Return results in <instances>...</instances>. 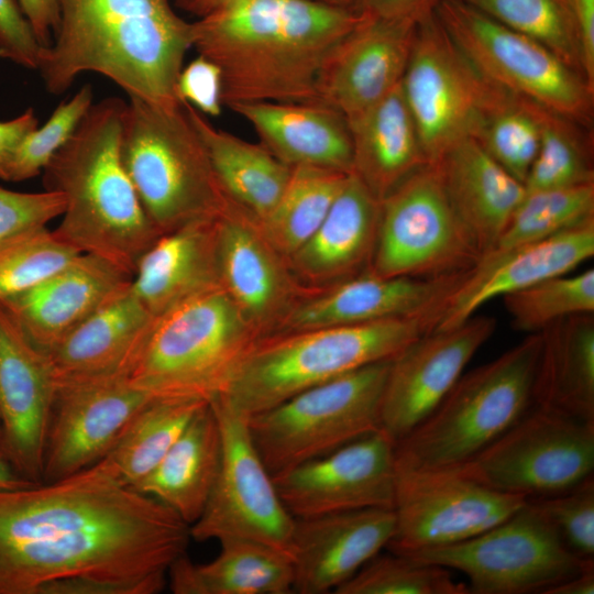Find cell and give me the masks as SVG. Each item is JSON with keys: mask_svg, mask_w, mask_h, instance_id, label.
Returning <instances> with one entry per match:
<instances>
[{"mask_svg": "<svg viewBox=\"0 0 594 594\" xmlns=\"http://www.w3.org/2000/svg\"><path fill=\"white\" fill-rule=\"evenodd\" d=\"M38 127V120L32 108H28L19 117L0 121V179L3 180L6 169L22 140Z\"/></svg>", "mask_w": 594, "mask_h": 594, "instance_id": "obj_54", "label": "cell"}, {"mask_svg": "<svg viewBox=\"0 0 594 594\" xmlns=\"http://www.w3.org/2000/svg\"><path fill=\"white\" fill-rule=\"evenodd\" d=\"M217 218L197 220L160 235L139 260L130 287L154 317L220 286Z\"/></svg>", "mask_w": 594, "mask_h": 594, "instance_id": "obj_30", "label": "cell"}, {"mask_svg": "<svg viewBox=\"0 0 594 594\" xmlns=\"http://www.w3.org/2000/svg\"><path fill=\"white\" fill-rule=\"evenodd\" d=\"M440 310L264 336L246 353L224 392L216 398L250 418L337 376L393 360L433 330Z\"/></svg>", "mask_w": 594, "mask_h": 594, "instance_id": "obj_5", "label": "cell"}, {"mask_svg": "<svg viewBox=\"0 0 594 594\" xmlns=\"http://www.w3.org/2000/svg\"><path fill=\"white\" fill-rule=\"evenodd\" d=\"M437 0H354L352 9L381 19L419 20L433 10Z\"/></svg>", "mask_w": 594, "mask_h": 594, "instance_id": "obj_51", "label": "cell"}, {"mask_svg": "<svg viewBox=\"0 0 594 594\" xmlns=\"http://www.w3.org/2000/svg\"><path fill=\"white\" fill-rule=\"evenodd\" d=\"M503 300L515 329L539 332L559 319L594 314V270L543 279Z\"/></svg>", "mask_w": 594, "mask_h": 594, "instance_id": "obj_41", "label": "cell"}, {"mask_svg": "<svg viewBox=\"0 0 594 594\" xmlns=\"http://www.w3.org/2000/svg\"><path fill=\"white\" fill-rule=\"evenodd\" d=\"M540 346V333H528L496 359L462 374L436 409L396 442V462L457 468L496 440L532 403Z\"/></svg>", "mask_w": 594, "mask_h": 594, "instance_id": "obj_8", "label": "cell"}, {"mask_svg": "<svg viewBox=\"0 0 594 594\" xmlns=\"http://www.w3.org/2000/svg\"><path fill=\"white\" fill-rule=\"evenodd\" d=\"M543 110L510 96L487 114L474 135L486 153L522 184L539 148Z\"/></svg>", "mask_w": 594, "mask_h": 594, "instance_id": "obj_42", "label": "cell"}, {"mask_svg": "<svg viewBox=\"0 0 594 594\" xmlns=\"http://www.w3.org/2000/svg\"><path fill=\"white\" fill-rule=\"evenodd\" d=\"M348 124L352 139L351 173L378 200L428 164L400 82Z\"/></svg>", "mask_w": 594, "mask_h": 594, "instance_id": "obj_32", "label": "cell"}, {"mask_svg": "<svg viewBox=\"0 0 594 594\" xmlns=\"http://www.w3.org/2000/svg\"><path fill=\"white\" fill-rule=\"evenodd\" d=\"M527 498L488 488L452 468H415L396 462L395 528L386 546L408 554L472 538L505 520Z\"/></svg>", "mask_w": 594, "mask_h": 594, "instance_id": "obj_16", "label": "cell"}, {"mask_svg": "<svg viewBox=\"0 0 594 594\" xmlns=\"http://www.w3.org/2000/svg\"><path fill=\"white\" fill-rule=\"evenodd\" d=\"M43 51L18 0H0V57L37 69Z\"/></svg>", "mask_w": 594, "mask_h": 594, "instance_id": "obj_50", "label": "cell"}, {"mask_svg": "<svg viewBox=\"0 0 594 594\" xmlns=\"http://www.w3.org/2000/svg\"><path fill=\"white\" fill-rule=\"evenodd\" d=\"M256 132L260 144L287 166L352 172L346 119L317 102H244L229 107Z\"/></svg>", "mask_w": 594, "mask_h": 594, "instance_id": "obj_29", "label": "cell"}, {"mask_svg": "<svg viewBox=\"0 0 594 594\" xmlns=\"http://www.w3.org/2000/svg\"><path fill=\"white\" fill-rule=\"evenodd\" d=\"M79 254L47 226L3 240L0 242V300L32 288Z\"/></svg>", "mask_w": 594, "mask_h": 594, "instance_id": "obj_44", "label": "cell"}, {"mask_svg": "<svg viewBox=\"0 0 594 594\" xmlns=\"http://www.w3.org/2000/svg\"><path fill=\"white\" fill-rule=\"evenodd\" d=\"M448 197L481 252L487 254L526 195L522 183L474 139L450 148L437 163Z\"/></svg>", "mask_w": 594, "mask_h": 594, "instance_id": "obj_31", "label": "cell"}, {"mask_svg": "<svg viewBox=\"0 0 594 594\" xmlns=\"http://www.w3.org/2000/svg\"><path fill=\"white\" fill-rule=\"evenodd\" d=\"M42 47L51 46L59 24L58 0H18Z\"/></svg>", "mask_w": 594, "mask_h": 594, "instance_id": "obj_52", "label": "cell"}, {"mask_svg": "<svg viewBox=\"0 0 594 594\" xmlns=\"http://www.w3.org/2000/svg\"><path fill=\"white\" fill-rule=\"evenodd\" d=\"M417 22L362 14L328 54L314 102L337 110L346 121L377 103L402 81Z\"/></svg>", "mask_w": 594, "mask_h": 594, "instance_id": "obj_21", "label": "cell"}, {"mask_svg": "<svg viewBox=\"0 0 594 594\" xmlns=\"http://www.w3.org/2000/svg\"><path fill=\"white\" fill-rule=\"evenodd\" d=\"M221 452L219 422L207 403L156 468L131 488L170 508L190 526L200 517L213 488Z\"/></svg>", "mask_w": 594, "mask_h": 594, "instance_id": "obj_33", "label": "cell"}, {"mask_svg": "<svg viewBox=\"0 0 594 594\" xmlns=\"http://www.w3.org/2000/svg\"><path fill=\"white\" fill-rule=\"evenodd\" d=\"M55 394L47 354L0 302L1 454L30 482L43 481Z\"/></svg>", "mask_w": 594, "mask_h": 594, "instance_id": "obj_19", "label": "cell"}, {"mask_svg": "<svg viewBox=\"0 0 594 594\" xmlns=\"http://www.w3.org/2000/svg\"><path fill=\"white\" fill-rule=\"evenodd\" d=\"M189 526L92 464L0 490V594H155Z\"/></svg>", "mask_w": 594, "mask_h": 594, "instance_id": "obj_1", "label": "cell"}, {"mask_svg": "<svg viewBox=\"0 0 594 594\" xmlns=\"http://www.w3.org/2000/svg\"><path fill=\"white\" fill-rule=\"evenodd\" d=\"M153 399L120 376L57 386L42 482L69 476L98 462Z\"/></svg>", "mask_w": 594, "mask_h": 594, "instance_id": "obj_20", "label": "cell"}, {"mask_svg": "<svg viewBox=\"0 0 594 594\" xmlns=\"http://www.w3.org/2000/svg\"><path fill=\"white\" fill-rule=\"evenodd\" d=\"M495 327L493 317L475 314L455 328L424 334L397 354L383 392L381 429L397 442L427 418Z\"/></svg>", "mask_w": 594, "mask_h": 594, "instance_id": "obj_18", "label": "cell"}, {"mask_svg": "<svg viewBox=\"0 0 594 594\" xmlns=\"http://www.w3.org/2000/svg\"><path fill=\"white\" fill-rule=\"evenodd\" d=\"M494 491L526 498L573 488L594 469V421L535 407L457 468Z\"/></svg>", "mask_w": 594, "mask_h": 594, "instance_id": "obj_14", "label": "cell"}, {"mask_svg": "<svg viewBox=\"0 0 594 594\" xmlns=\"http://www.w3.org/2000/svg\"><path fill=\"white\" fill-rule=\"evenodd\" d=\"M222 80L219 67L198 55L184 66L177 79V97L205 116L218 117L222 110Z\"/></svg>", "mask_w": 594, "mask_h": 594, "instance_id": "obj_49", "label": "cell"}, {"mask_svg": "<svg viewBox=\"0 0 594 594\" xmlns=\"http://www.w3.org/2000/svg\"><path fill=\"white\" fill-rule=\"evenodd\" d=\"M65 209L58 191L19 193L0 187V242L29 229L47 226Z\"/></svg>", "mask_w": 594, "mask_h": 594, "instance_id": "obj_48", "label": "cell"}, {"mask_svg": "<svg viewBox=\"0 0 594 594\" xmlns=\"http://www.w3.org/2000/svg\"><path fill=\"white\" fill-rule=\"evenodd\" d=\"M394 528L391 508L295 518L293 593L334 592L388 544Z\"/></svg>", "mask_w": 594, "mask_h": 594, "instance_id": "obj_25", "label": "cell"}, {"mask_svg": "<svg viewBox=\"0 0 594 594\" xmlns=\"http://www.w3.org/2000/svg\"><path fill=\"white\" fill-rule=\"evenodd\" d=\"M400 85L428 164L474 138L487 114L512 96L474 68L433 10L417 22Z\"/></svg>", "mask_w": 594, "mask_h": 594, "instance_id": "obj_11", "label": "cell"}, {"mask_svg": "<svg viewBox=\"0 0 594 594\" xmlns=\"http://www.w3.org/2000/svg\"><path fill=\"white\" fill-rule=\"evenodd\" d=\"M129 99L121 161L155 229L162 235L219 216L231 201L184 103L168 109Z\"/></svg>", "mask_w": 594, "mask_h": 594, "instance_id": "obj_7", "label": "cell"}, {"mask_svg": "<svg viewBox=\"0 0 594 594\" xmlns=\"http://www.w3.org/2000/svg\"><path fill=\"white\" fill-rule=\"evenodd\" d=\"M433 13L490 82L569 121L590 122L593 88L547 47L463 0H437Z\"/></svg>", "mask_w": 594, "mask_h": 594, "instance_id": "obj_10", "label": "cell"}, {"mask_svg": "<svg viewBox=\"0 0 594 594\" xmlns=\"http://www.w3.org/2000/svg\"><path fill=\"white\" fill-rule=\"evenodd\" d=\"M594 255V218L546 239L480 258L447 297L432 331L449 330L497 297L568 274Z\"/></svg>", "mask_w": 594, "mask_h": 594, "instance_id": "obj_23", "label": "cell"}, {"mask_svg": "<svg viewBox=\"0 0 594 594\" xmlns=\"http://www.w3.org/2000/svg\"><path fill=\"white\" fill-rule=\"evenodd\" d=\"M396 441L383 429L330 453L272 475L295 518L391 508L394 504Z\"/></svg>", "mask_w": 594, "mask_h": 594, "instance_id": "obj_17", "label": "cell"}, {"mask_svg": "<svg viewBox=\"0 0 594 594\" xmlns=\"http://www.w3.org/2000/svg\"><path fill=\"white\" fill-rule=\"evenodd\" d=\"M217 262L220 286L262 337L305 294L257 220L233 202L217 218Z\"/></svg>", "mask_w": 594, "mask_h": 594, "instance_id": "obj_22", "label": "cell"}, {"mask_svg": "<svg viewBox=\"0 0 594 594\" xmlns=\"http://www.w3.org/2000/svg\"><path fill=\"white\" fill-rule=\"evenodd\" d=\"M527 499L549 520L570 551L582 559H593V475L565 492Z\"/></svg>", "mask_w": 594, "mask_h": 594, "instance_id": "obj_47", "label": "cell"}, {"mask_svg": "<svg viewBox=\"0 0 594 594\" xmlns=\"http://www.w3.org/2000/svg\"><path fill=\"white\" fill-rule=\"evenodd\" d=\"M568 122L542 111L539 148L524 183L527 193L594 182L587 155Z\"/></svg>", "mask_w": 594, "mask_h": 594, "instance_id": "obj_45", "label": "cell"}, {"mask_svg": "<svg viewBox=\"0 0 594 594\" xmlns=\"http://www.w3.org/2000/svg\"><path fill=\"white\" fill-rule=\"evenodd\" d=\"M576 24L586 81L594 87V0H570Z\"/></svg>", "mask_w": 594, "mask_h": 594, "instance_id": "obj_53", "label": "cell"}, {"mask_svg": "<svg viewBox=\"0 0 594 594\" xmlns=\"http://www.w3.org/2000/svg\"><path fill=\"white\" fill-rule=\"evenodd\" d=\"M209 402L153 399L131 421L113 448L98 462L101 470L133 487L165 457L195 414Z\"/></svg>", "mask_w": 594, "mask_h": 594, "instance_id": "obj_37", "label": "cell"}, {"mask_svg": "<svg viewBox=\"0 0 594 594\" xmlns=\"http://www.w3.org/2000/svg\"><path fill=\"white\" fill-rule=\"evenodd\" d=\"M293 580L289 557L243 539L220 541L219 554L206 563H195L184 553L167 572L175 594H290Z\"/></svg>", "mask_w": 594, "mask_h": 594, "instance_id": "obj_35", "label": "cell"}, {"mask_svg": "<svg viewBox=\"0 0 594 594\" xmlns=\"http://www.w3.org/2000/svg\"><path fill=\"white\" fill-rule=\"evenodd\" d=\"M125 106L118 97L92 103L42 174L44 189L65 199L55 235L79 253L101 257L132 276L161 234L121 161Z\"/></svg>", "mask_w": 594, "mask_h": 594, "instance_id": "obj_4", "label": "cell"}, {"mask_svg": "<svg viewBox=\"0 0 594 594\" xmlns=\"http://www.w3.org/2000/svg\"><path fill=\"white\" fill-rule=\"evenodd\" d=\"M404 556L463 573L474 594H544L594 564L593 559L570 551L528 499L505 520L472 538Z\"/></svg>", "mask_w": 594, "mask_h": 594, "instance_id": "obj_13", "label": "cell"}, {"mask_svg": "<svg viewBox=\"0 0 594 594\" xmlns=\"http://www.w3.org/2000/svg\"><path fill=\"white\" fill-rule=\"evenodd\" d=\"M361 19L312 0H228L193 22V48L219 67L222 106L314 102L328 54Z\"/></svg>", "mask_w": 594, "mask_h": 594, "instance_id": "obj_2", "label": "cell"}, {"mask_svg": "<svg viewBox=\"0 0 594 594\" xmlns=\"http://www.w3.org/2000/svg\"><path fill=\"white\" fill-rule=\"evenodd\" d=\"M0 454H1V432H0Z\"/></svg>", "mask_w": 594, "mask_h": 594, "instance_id": "obj_59", "label": "cell"}, {"mask_svg": "<svg viewBox=\"0 0 594 594\" xmlns=\"http://www.w3.org/2000/svg\"><path fill=\"white\" fill-rule=\"evenodd\" d=\"M59 24L37 70L52 95L82 73L102 75L135 98L162 108L183 102L178 76L193 48L194 25L172 0H58Z\"/></svg>", "mask_w": 594, "mask_h": 594, "instance_id": "obj_3", "label": "cell"}, {"mask_svg": "<svg viewBox=\"0 0 594 594\" xmlns=\"http://www.w3.org/2000/svg\"><path fill=\"white\" fill-rule=\"evenodd\" d=\"M463 1L510 30L540 43L584 77L582 52L570 0Z\"/></svg>", "mask_w": 594, "mask_h": 594, "instance_id": "obj_40", "label": "cell"}, {"mask_svg": "<svg viewBox=\"0 0 594 594\" xmlns=\"http://www.w3.org/2000/svg\"><path fill=\"white\" fill-rule=\"evenodd\" d=\"M221 433L219 473L200 517L189 526L196 541L243 539L293 558L295 517L286 509L249 429V418L222 400L209 402Z\"/></svg>", "mask_w": 594, "mask_h": 594, "instance_id": "obj_15", "label": "cell"}, {"mask_svg": "<svg viewBox=\"0 0 594 594\" xmlns=\"http://www.w3.org/2000/svg\"><path fill=\"white\" fill-rule=\"evenodd\" d=\"M317 1L323 4L333 6V7H342V8H351L354 0H312Z\"/></svg>", "mask_w": 594, "mask_h": 594, "instance_id": "obj_58", "label": "cell"}, {"mask_svg": "<svg viewBox=\"0 0 594 594\" xmlns=\"http://www.w3.org/2000/svg\"><path fill=\"white\" fill-rule=\"evenodd\" d=\"M200 135L228 199L262 221L279 200L292 168L263 145L216 128L191 105L183 102Z\"/></svg>", "mask_w": 594, "mask_h": 594, "instance_id": "obj_36", "label": "cell"}, {"mask_svg": "<svg viewBox=\"0 0 594 594\" xmlns=\"http://www.w3.org/2000/svg\"><path fill=\"white\" fill-rule=\"evenodd\" d=\"M481 252L457 215L437 164H425L381 200L369 271L438 278L472 270Z\"/></svg>", "mask_w": 594, "mask_h": 594, "instance_id": "obj_12", "label": "cell"}, {"mask_svg": "<svg viewBox=\"0 0 594 594\" xmlns=\"http://www.w3.org/2000/svg\"><path fill=\"white\" fill-rule=\"evenodd\" d=\"M154 319L129 284L47 354L55 386L128 378Z\"/></svg>", "mask_w": 594, "mask_h": 594, "instance_id": "obj_28", "label": "cell"}, {"mask_svg": "<svg viewBox=\"0 0 594 594\" xmlns=\"http://www.w3.org/2000/svg\"><path fill=\"white\" fill-rule=\"evenodd\" d=\"M349 174L310 166L292 167L279 200L258 222L268 242L285 260L321 224Z\"/></svg>", "mask_w": 594, "mask_h": 594, "instance_id": "obj_38", "label": "cell"}, {"mask_svg": "<svg viewBox=\"0 0 594 594\" xmlns=\"http://www.w3.org/2000/svg\"><path fill=\"white\" fill-rule=\"evenodd\" d=\"M594 564L587 565L576 575L548 590L544 594H593Z\"/></svg>", "mask_w": 594, "mask_h": 594, "instance_id": "obj_55", "label": "cell"}, {"mask_svg": "<svg viewBox=\"0 0 594 594\" xmlns=\"http://www.w3.org/2000/svg\"><path fill=\"white\" fill-rule=\"evenodd\" d=\"M260 338L218 286L155 317L128 380L154 399L211 402Z\"/></svg>", "mask_w": 594, "mask_h": 594, "instance_id": "obj_6", "label": "cell"}, {"mask_svg": "<svg viewBox=\"0 0 594 594\" xmlns=\"http://www.w3.org/2000/svg\"><path fill=\"white\" fill-rule=\"evenodd\" d=\"M228 0H172L173 4L198 18L212 12Z\"/></svg>", "mask_w": 594, "mask_h": 594, "instance_id": "obj_56", "label": "cell"}, {"mask_svg": "<svg viewBox=\"0 0 594 594\" xmlns=\"http://www.w3.org/2000/svg\"><path fill=\"white\" fill-rule=\"evenodd\" d=\"M94 103L90 84L81 86L54 110L48 120L29 133L16 147L3 176L6 182H23L43 169L67 142Z\"/></svg>", "mask_w": 594, "mask_h": 594, "instance_id": "obj_46", "label": "cell"}, {"mask_svg": "<svg viewBox=\"0 0 594 594\" xmlns=\"http://www.w3.org/2000/svg\"><path fill=\"white\" fill-rule=\"evenodd\" d=\"M532 403L594 421V314L559 319L539 331Z\"/></svg>", "mask_w": 594, "mask_h": 594, "instance_id": "obj_34", "label": "cell"}, {"mask_svg": "<svg viewBox=\"0 0 594 594\" xmlns=\"http://www.w3.org/2000/svg\"><path fill=\"white\" fill-rule=\"evenodd\" d=\"M132 276L81 253L32 288L0 300L29 339L48 354L84 320L125 288Z\"/></svg>", "mask_w": 594, "mask_h": 594, "instance_id": "obj_26", "label": "cell"}, {"mask_svg": "<svg viewBox=\"0 0 594 594\" xmlns=\"http://www.w3.org/2000/svg\"><path fill=\"white\" fill-rule=\"evenodd\" d=\"M380 208L381 200L350 173L321 224L286 260L305 294L333 286L370 268Z\"/></svg>", "mask_w": 594, "mask_h": 594, "instance_id": "obj_27", "label": "cell"}, {"mask_svg": "<svg viewBox=\"0 0 594 594\" xmlns=\"http://www.w3.org/2000/svg\"><path fill=\"white\" fill-rule=\"evenodd\" d=\"M391 361L316 385L249 418L252 441L272 475L381 429Z\"/></svg>", "mask_w": 594, "mask_h": 594, "instance_id": "obj_9", "label": "cell"}, {"mask_svg": "<svg viewBox=\"0 0 594 594\" xmlns=\"http://www.w3.org/2000/svg\"><path fill=\"white\" fill-rule=\"evenodd\" d=\"M34 484L19 475L0 454V490H13Z\"/></svg>", "mask_w": 594, "mask_h": 594, "instance_id": "obj_57", "label": "cell"}, {"mask_svg": "<svg viewBox=\"0 0 594 594\" xmlns=\"http://www.w3.org/2000/svg\"><path fill=\"white\" fill-rule=\"evenodd\" d=\"M593 218L594 182L526 191L498 241L485 255L546 239Z\"/></svg>", "mask_w": 594, "mask_h": 594, "instance_id": "obj_39", "label": "cell"}, {"mask_svg": "<svg viewBox=\"0 0 594 594\" xmlns=\"http://www.w3.org/2000/svg\"><path fill=\"white\" fill-rule=\"evenodd\" d=\"M336 594H469L451 570L391 552L376 554L334 590Z\"/></svg>", "mask_w": 594, "mask_h": 594, "instance_id": "obj_43", "label": "cell"}, {"mask_svg": "<svg viewBox=\"0 0 594 594\" xmlns=\"http://www.w3.org/2000/svg\"><path fill=\"white\" fill-rule=\"evenodd\" d=\"M468 272L438 278H415L385 277L367 270L333 286L304 294L275 332L360 324L426 314L441 308Z\"/></svg>", "mask_w": 594, "mask_h": 594, "instance_id": "obj_24", "label": "cell"}]
</instances>
